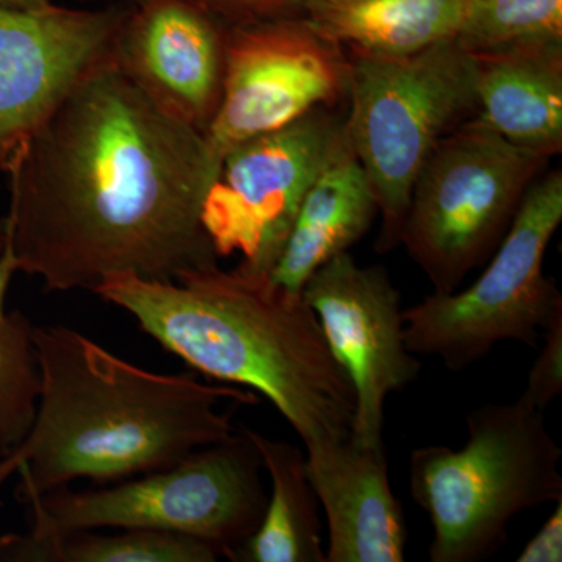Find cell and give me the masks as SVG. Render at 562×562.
Wrapping results in <instances>:
<instances>
[{"label": "cell", "mask_w": 562, "mask_h": 562, "mask_svg": "<svg viewBox=\"0 0 562 562\" xmlns=\"http://www.w3.org/2000/svg\"><path fill=\"white\" fill-rule=\"evenodd\" d=\"M217 169L205 135L106 58L10 158L0 266L61 292L216 268L202 209Z\"/></svg>", "instance_id": "1"}, {"label": "cell", "mask_w": 562, "mask_h": 562, "mask_svg": "<svg viewBox=\"0 0 562 562\" xmlns=\"http://www.w3.org/2000/svg\"><path fill=\"white\" fill-rule=\"evenodd\" d=\"M40 395L31 430L0 460V490L20 476L27 502L79 479L121 482L171 468L235 435L257 394L192 373L138 368L69 327H33Z\"/></svg>", "instance_id": "2"}, {"label": "cell", "mask_w": 562, "mask_h": 562, "mask_svg": "<svg viewBox=\"0 0 562 562\" xmlns=\"http://www.w3.org/2000/svg\"><path fill=\"white\" fill-rule=\"evenodd\" d=\"M195 371L265 395L305 446L350 438L355 391L302 292L220 266L179 281L114 273L92 290Z\"/></svg>", "instance_id": "3"}, {"label": "cell", "mask_w": 562, "mask_h": 562, "mask_svg": "<svg viewBox=\"0 0 562 562\" xmlns=\"http://www.w3.org/2000/svg\"><path fill=\"white\" fill-rule=\"evenodd\" d=\"M461 449L419 447L409 461L414 502L430 517L431 562L486 560L517 514L562 501V450L527 395L465 417Z\"/></svg>", "instance_id": "4"}, {"label": "cell", "mask_w": 562, "mask_h": 562, "mask_svg": "<svg viewBox=\"0 0 562 562\" xmlns=\"http://www.w3.org/2000/svg\"><path fill=\"white\" fill-rule=\"evenodd\" d=\"M262 461L246 431L161 471L98 491L32 497L31 531L0 538V561L32 562L44 543L80 531L150 528L191 536L232 560L268 505Z\"/></svg>", "instance_id": "5"}, {"label": "cell", "mask_w": 562, "mask_h": 562, "mask_svg": "<svg viewBox=\"0 0 562 562\" xmlns=\"http://www.w3.org/2000/svg\"><path fill=\"white\" fill-rule=\"evenodd\" d=\"M346 103L347 139L382 216L376 249L387 251L401 246L414 181L432 150L476 116L473 55L454 38L405 57L350 55Z\"/></svg>", "instance_id": "6"}, {"label": "cell", "mask_w": 562, "mask_h": 562, "mask_svg": "<svg viewBox=\"0 0 562 562\" xmlns=\"http://www.w3.org/2000/svg\"><path fill=\"white\" fill-rule=\"evenodd\" d=\"M549 162L476 117L439 143L414 181L401 235L435 292L457 291L490 260Z\"/></svg>", "instance_id": "7"}, {"label": "cell", "mask_w": 562, "mask_h": 562, "mask_svg": "<svg viewBox=\"0 0 562 562\" xmlns=\"http://www.w3.org/2000/svg\"><path fill=\"white\" fill-rule=\"evenodd\" d=\"M562 222V172L541 173L525 194L490 265L462 291L432 292L403 310V335L416 357H436L450 371L484 360L497 344L536 349L562 313V295L543 273V260Z\"/></svg>", "instance_id": "8"}, {"label": "cell", "mask_w": 562, "mask_h": 562, "mask_svg": "<svg viewBox=\"0 0 562 562\" xmlns=\"http://www.w3.org/2000/svg\"><path fill=\"white\" fill-rule=\"evenodd\" d=\"M346 139L344 113L317 109L228 150L202 209L217 257L239 255L244 271L271 273L303 198Z\"/></svg>", "instance_id": "9"}, {"label": "cell", "mask_w": 562, "mask_h": 562, "mask_svg": "<svg viewBox=\"0 0 562 562\" xmlns=\"http://www.w3.org/2000/svg\"><path fill=\"white\" fill-rule=\"evenodd\" d=\"M350 55L305 16L228 27L224 87L205 139L221 158L244 140L347 101Z\"/></svg>", "instance_id": "10"}, {"label": "cell", "mask_w": 562, "mask_h": 562, "mask_svg": "<svg viewBox=\"0 0 562 562\" xmlns=\"http://www.w3.org/2000/svg\"><path fill=\"white\" fill-rule=\"evenodd\" d=\"M302 295L353 386L351 441L383 447L387 395L412 383L422 369L405 344L401 292L382 266L358 265L346 251L321 266Z\"/></svg>", "instance_id": "11"}, {"label": "cell", "mask_w": 562, "mask_h": 562, "mask_svg": "<svg viewBox=\"0 0 562 562\" xmlns=\"http://www.w3.org/2000/svg\"><path fill=\"white\" fill-rule=\"evenodd\" d=\"M127 9L0 7V173L69 91L111 57Z\"/></svg>", "instance_id": "12"}, {"label": "cell", "mask_w": 562, "mask_h": 562, "mask_svg": "<svg viewBox=\"0 0 562 562\" xmlns=\"http://www.w3.org/2000/svg\"><path fill=\"white\" fill-rule=\"evenodd\" d=\"M227 31L191 0H140L111 58L158 109L205 135L220 109Z\"/></svg>", "instance_id": "13"}, {"label": "cell", "mask_w": 562, "mask_h": 562, "mask_svg": "<svg viewBox=\"0 0 562 562\" xmlns=\"http://www.w3.org/2000/svg\"><path fill=\"white\" fill-rule=\"evenodd\" d=\"M306 473L327 519L325 562L405 561L408 528L386 449L350 438L305 446Z\"/></svg>", "instance_id": "14"}, {"label": "cell", "mask_w": 562, "mask_h": 562, "mask_svg": "<svg viewBox=\"0 0 562 562\" xmlns=\"http://www.w3.org/2000/svg\"><path fill=\"white\" fill-rule=\"evenodd\" d=\"M476 120L514 146L550 158L562 151V38L479 52Z\"/></svg>", "instance_id": "15"}, {"label": "cell", "mask_w": 562, "mask_h": 562, "mask_svg": "<svg viewBox=\"0 0 562 562\" xmlns=\"http://www.w3.org/2000/svg\"><path fill=\"white\" fill-rule=\"evenodd\" d=\"M376 216L371 183L346 139L303 198L269 276L286 290L302 292L321 266L349 251L371 231Z\"/></svg>", "instance_id": "16"}, {"label": "cell", "mask_w": 562, "mask_h": 562, "mask_svg": "<svg viewBox=\"0 0 562 562\" xmlns=\"http://www.w3.org/2000/svg\"><path fill=\"white\" fill-rule=\"evenodd\" d=\"M464 0H306V18L350 55L405 57L453 40Z\"/></svg>", "instance_id": "17"}, {"label": "cell", "mask_w": 562, "mask_h": 562, "mask_svg": "<svg viewBox=\"0 0 562 562\" xmlns=\"http://www.w3.org/2000/svg\"><path fill=\"white\" fill-rule=\"evenodd\" d=\"M260 453L272 491L260 527L236 550V562H325L319 501L301 447L243 428Z\"/></svg>", "instance_id": "18"}, {"label": "cell", "mask_w": 562, "mask_h": 562, "mask_svg": "<svg viewBox=\"0 0 562 562\" xmlns=\"http://www.w3.org/2000/svg\"><path fill=\"white\" fill-rule=\"evenodd\" d=\"M11 280L9 273L0 271V460L13 452L31 430L40 395L32 322L20 310H7Z\"/></svg>", "instance_id": "19"}, {"label": "cell", "mask_w": 562, "mask_h": 562, "mask_svg": "<svg viewBox=\"0 0 562 562\" xmlns=\"http://www.w3.org/2000/svg\"><path fill=\"white\" fill-rule=\"evenodd\" d=\"M114 535L72 532L44 543L32 562H214L221 553L191 536L124 528Z\"/></svg>", "instance_id": "20"}, {"label": "cell", "mask_w": 562, "mask_h": 562, "mask_svg": "<svg viewBox=\"0 0 562 562\" xmlns=\"http://www.w3.org/2000/svg\"><path fill=\"white\" fill-rule=\"evenodd\" d=\"M562 38V0H464L457 40L471 54Z\"/></svg>", "instance_id": "21"}, {"label": "cell", "mask_w": 562, "mask_h": 562, "mask_svg": "<svg viewBox=\"0 0 562 562\" xmlns=\"http://www.w3.org/2000/svg\"><path fill=\"white\" fill-rule=\"evenodd\" d=\"M542 331L541 353L532 362L524 394L543 412L562 394V313Z\"/></svg>", "instance_id": "22"}, {"label": "cell", "mask_w": 562, "mask_h": 562, "mask_svg": "<svg viewBox=\"0 0 562 562\" xmlns=\"http://www.w3.org/2000/svg\"><path fill=\"white\" fill-rule=\"evenodd\" d=\"M225 27L301 18L306 0H191Z\"/></svg>", "instance_id": "23"}, {"label": "cell", "mask_w": 562, "mask_h": 562, "mask_svg": "<svg viewBox=\"0 0 562 562\" xmlns=\"http://www.w3.org/2000/svg\"><path fill=\"white\" fill-rule=\"evenodd\" d=\"M517 562H561L562 561V501L542 525L541 530L517 554Z\"/></svg>", "instance_id": "24"}, {"label": "cell", "mask_w": 562, "mask_h": 562, "mask_svg": "<svg viewBox=\"0 0 562 562\" xmlns=\"http://www.w3.org/2000/svg\"><path fill=\"white\" fill-rule=\"evenodd\" d=\"M52 0H0V7L13 10H36L50 5Z\"/></svg>", "instance_id": "25"}, {"label": "cell", "mask_w": 562, "mask_h": 562, "mask_svg": "<svg viewBox=\"0 0 562 562\" xmlns=\"http://www.w3.org/2000/svg\"><path fill=\"white\" fill-rule=\"evenodd\" d=\"M85 2H88V0H85ZM92 2H94V0H92ZM101 2H113L117 3V5H136L140 0H101Z\"/></svg>", "instance_id": "26"}]
</instances>
